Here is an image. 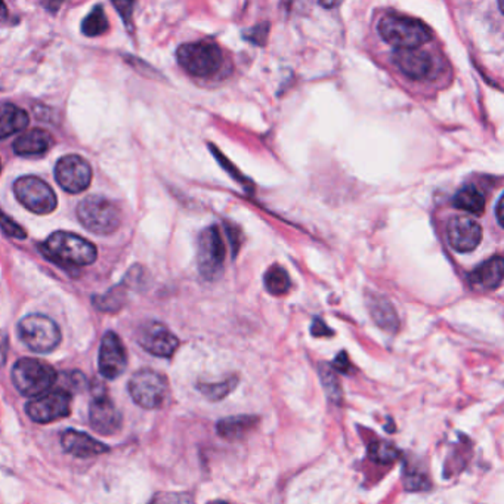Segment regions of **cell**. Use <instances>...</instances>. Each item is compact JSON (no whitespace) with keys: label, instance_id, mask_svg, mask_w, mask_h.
Segmentation results:
<instances>
[{"label":"cell","instance_id":"cell-1","mask_svg":"<svg viewBox=\"0 0 504 504\" xmlns=\"http://www.w3.org/2000/svg\"><path fill=\"white\" fill-rule=\"evenodd\" d=\"M44 253L63 267H86L94 264L98 257L91 241L67 231L52 234L44 243Z\"/></svg>","mask_w":504,"mask_h":504},{"label":"cell","instance_id":"cell-2","mask_svg":"<svg viewBox=\"0 0 504 504\" xmlns=\"http://www.w3.org/2000/svg\"><path fill=\"white\" fill-rule=\"evenodd\" d=\"M378 30L387 44L398 49H416L432 39L429 27L413 16L389 14L383 16Z\"/></svg>","mask_w":504,"mask_h":504},{"label":"cell","instance_id":"cell-3","mask_svg":"<svg viewBox=\"0 0 504 504\" xmlns=\"http://www.w3.org/2000/svg\"><path fill=\"white\" fill-rule=\"evenodd\" d=\"M80 224L94 234L108 236L117 231L122 222V212L115 201L101 196H91L77 206Z\"/></svg>","mask_w":504,"mask_h":504},{"label":"cell","instance_id":"cell-4","mask_svg":"<svg viewBox=\"0 0 504 504\" xmlns=\"http://www.w3.org/2000/svg\"><path fill=\"white\" fill-rule=\"evenodd\" d=\"M56 371L49 364L35 358H23L12 368V382L25 397H39L55 385Z\"/></svg>","mask_w":504,"mask_h":504},{"label":"cell","instance_id":"cell-5","mask_svg":"<svg viewBox=\"0 0 504 504\" xmlns=\"http://www.w3.org/2000/svg\"><path fill=\"white\" fill-rule=\"evenodd\" d=\"M18 335L30 351L47 354L61 342V330L49 317L32 314L24 317L18 324Z\"/></svg>","mask_w":504,"mask_h":504},{"label":"cell","instance_id":"cell-6","mask_svg":"<svg viewBox=\"0 0 504 504\" xmlns=\"http://www.w3.org/2000/svg\"><path fill=\"white\" fill-rule=\"evenodd\" d=\"M177 63L189 75L209 77L222 66V52L212 42H194L177 49Z\"/></svg>","mask_w":504,"mask_h":504},{"label":"cell","instance_id":"cell-7","mask_svg":"<svg viewBox=\"0 0 504 504\" xmlns=\"http://www.w3.org/2000/svg\"><path fill=\"white\" fill-rule=\"evenodd\" d=\"M129 392L134 401L146 410H156L165 406L169 395V383L165 376L151 368H144L132 376Z\"/></svg>","mask_w":504,"mask_h":504},{"label":"cell","instance_id":"cell-8","mask_svg":"<svg viewBox=\"0 0 504 504\" xmlns=\"http://www.w3.org/2000/svg\"><path fill=\"white\" fill-rule=\"evenodd\" d=\"M14 193L21 205L30 212L47 215L56 209V196L54 189L40 177L23 176L14 184Z\"/></svg>","mask_w":504,"mask_h":504},{"label":"cell","instance_id":"cell-9","mask_svg":"<svg viewBox=\"0 0 504 504\" xmlns=\"http://www.w3.org/2000/svg\"><path fill=\"white\" fill-rule=\"evenodd\" d=\"M28 418L37 423H52L67 418L71 411V395L67 389H51L28 402Z\"/></svg>","mask_w":504,"mask_h":504},{"label":"cell","instance_id":"cell-10","mask_svg":"<svg viewBox=\"0 0 504 504\" xmlns=\"http://www.w3.org/2000/svg\"><path fill=\"white\" fill-rule=\"evenodd\" d=\"M225 246L217 227H210L198 238V271L206 280H215L224 269Z\"/></svg>","mask_w":504,"mask_h":504},{"label":"cell","instance_id":"cell-11","mask_svg":"<svg viewBox=\"0 0 504 504\" xmlns=\"http://www.w3.org/2000/svg\"><path fill=\"white\" fill-rule=\"evenodd\" d=\"M55 177L61 188L67 193H83L91 186L92 169L89 163L79 156H66L55 166Z\"/></svg>","mask_w":504,"mask_h":504},{"label":"cell","instance_id":"cell-12","mask_svg":"<svg viewBox=\"0 0 504 504\" xmlns=\"http://www.w3.org/2000/svg\"><path fill=\"white\" fill-rule=\"evenodd\" d=\"M89 420L92 429L103 435L116 434L122 428V414L106 390L99 389L94 394L89 407Z\"/></svg>","mask_w":504,"mask_h":504},{"label":"cell","instance_id":"cell-13","mask_svg":"<svg viewBox=\"0 0 504 504\" xmlns=\"http://www.w3.org/2000/svg\"><path fill=\"white\" fill-rule=\"evenodd\" d=\"M126 366V348L116 333L108 331L104 336L101 349H99V373L104 378L113 380L125 373Z\"/></svg>","mask_w":504,"mask_h":504},{"label":"cell","instance_id":"cell-14","mask_svg":"<svg viewBox=\"0 0 504 504\" xmlns=\"http://www.w3.org/2000/svg\"><path fill=\"white\" fill-rule=\"evenodd\" d=\"M392 61L402 75L413 80L428 79L435 71L434 56L422 47L398 49L392 54Z\"/></svg>","mask_w":504,"mask_h":504},{"label":"cell","instance_id":"cell-15","mask_svg":"<svg viewBox=\"0 0 504 504\" xmlns=\"http://www.w3.org/2000/svg\"><path fill=\"white\" fill-rule=\"evenodd\" d=\"M138 343L146 352L169 358L179 347V340L169 328L160 323H148L138 331Z\"/></svg>","mask_w":504,"mask_h":504},{"label":"cell","instance_id":"cell-16","mask_svg":"<svg viewBox=\"0 0 504 504\" xmlns=\"http://www.w3.org/2000/svg\"><path fill=\"white\" fill-rule=\"evenodd\" d=\"M447 237L456 252H472L481 243L482 228L472 217H453L447 227Z\"/></svg>","mask_w":504,"mask_h":504},{"label":"cell","instance_id":"cell-17","mask_svg":"<svg viewBox=\"0 0 504 504\" xmlns=\"http://www.w3.org/2000/svg\"><path fill=\"white\" fill-rule=\"evenodd\" d=\"M61 444L68 454L79 459L95 458L108 451L104 444L79 430H66L61 437Z\"/></svg>","mask_w":504,"mask_h":504},{"label":"cell","instance_id":"cell-18","mask_svg":"<svg viewBox=\"0 0 504 504\" xmlns=\"http://www.w3.org/2000/svg\"><path fill=\"white\" fill-rule=\"evenodd\" d=\"M52 142H54V138L51 134H47L46 130L33 129L21 135L20 138L14 142L12 148L18 156L32 157V156H40L49 150Z\"/></svg>","mask_w":504,"mask_h":504},{"label":"cell","instance_id":"cell-19","mask_svg":"<svg viewBox=\"0 0 504 504\" xmlns=\"http://www.w3.org/2000/svg\"><path fill=\"white\" fill-rule=\"evenodd\" d=\"M475 286L482 288H497L503 281V257L500 255L487 260L481 267H478L470 277Z\"/></svg>","mask_w":504,"mask_h":504},{"label":"cell","instance_id":"cell-20","mask_svg":"<svg viewBox=\"0 0 504 504\" xmlns=\"http://www.w3.org/2000/svg\"><path fill=\"white\" fill-rule=\"evenodd\" d=\"M368 307H370L371 317L378 323V328H382L383 330L389 331V333L398 330V316L389 300L385 299L382 296L373 295L368 302Z\"/></svg>","mask_w":504,"mask_h":504},{"label":"cell","instance_id":"cell-21","mask_svg":"<svg viewBox=\"0 0 504 504\" xmlns=\"http://www.w3.org/2000/svg\"><path fill=\"white\" fill-rule=\"evenodd\" d=\"M28 116L20 106L5 104L0 106V139L8 138L11 135L25 129Z\"/></svg>","mask_w":504,"mask_h":504},{"label":"cell","instance_id":"cell-22","mask_svg":"<svg viewBox=\"0 0 504 504\" xmlns=\"http://www.w3.org/2000/svg\"><path fill=\"white\" fill-rule=\"evenodd\" d=\"M257 423V418L255 416H234V418H222L221 422L217 423V434L225 439H238L250 432Z\"/></svg>","mask_w":504,"mask_h":504},{"label":"cell","instance_id":"cell-23","mask_svg":"<svg viewBox=\"0 0 504 504\" xmlns=\"http://www.w3.org/2000/svg\"><path fill=\"white\" fill-rule=\"evenodd\" d=\"M454 207L463 212L472 213V215H482L485 210L484 194L475 186H466L460 189L453 200Z\"/></svg>","mask_w":504,"mask_h":504},{"label":"cell","instance_id":"cell-24","mask_svg":"<svg viewBox=\"0 0 504 504\" xmlns=\"http://www.w3.org/2000/svg\"><path fill=\"white\" fill-rule=\"evenodd\" d=\"M290 278L286 269L281 267H272L265 274V287L271 295L281 296L290 290Z\"/></svg>","mask_w":504,"mask_h":504},{"label":"cell","instance_id":"cell-25","mask_svg":"<svg viewBox=\"0 0 504 504\" xmlns=\"http://www.w3.org/2000/svg\"><path fill=\"white\" fill-rule=\"evenodd\" d=\"M108 30V20L103 6L92 9L91 14L85 18L82 24V32L89 37L104 35Z\"/></svg>","mask_w":504,"mask_h":504},{"label":"cell","instance_id":"cell-26","mask_svg":"<svg viewBox=\"0 0 504 504\" xmlns=\"http://www.w3.org/2000/svg\"><path fill=\"white\" fill-rule=\"evenodd\" d=\"M237 382H238V378H229L224 382L221 383H203V385H198V390L201 394L205 395L206 398L212 399V401H219V399H224L227 395L233 392L234 388L237 387Z\"/></svg>","mask_w":504,"mask_h":504},{"label":"cell","instance_id":"cell-27","mask_svg":"<svg viewBox=\"0 0 504 504\" xmlns=\"http://www.w3.org/2000/svg\"><path fill=\"white\" fill-rule=\"evenodd\" d=\"M398 449H395L390 442L375 441L368 447V456L378 465H389L398 459Z\"/></svg>","mask_w":504,"mask_h":504},{"label":"cell","instance_id":"cell-28","mask_svg":"<svg viewBox=\"0 0 504 504\" xmlns=\"http://www.w3.org/2000/svg\"><path fill=\"white\" fill-rule=\"evenodd\" d=\"M321 380H323L324 389L331 401L339 404L342 399V388H340L339 378L336 371L331 367H321Z\"/></svg>","mask_w":504,"mask_h":504},{"label":"cell","instance_id":"cell-29","mask_svg":"<svg viewBox=\"0 0 504 504\" xmlns=\"http://www.w3.org/2000/svg\"><path fill=\"white\" fill-rule=\"evenodd\" d=\"M0 229L5 234L12 238H18V240H24L27 237L25 229L21 228L20 225L16 224L14 219L6 217L4 212H0Z\"/></svg>","mask_w":504,"mask_h":504},{"label":"cell","instance_id":"cell-30","mask_svg":"<svg viewBox=\"0 0 504 504\" xmlns=\"http://www.w3.org/2000/svg\"><path fill=\"white\" fill-rule=\"evenodd\" d=\"M151 504H193V500L186 494H162L156 497Z\"/></svg>","mask_w":504,"mask_h":504},{"label":"cell","instance_id":"cell-31","mask_svg":"<svg viewBox=\"0 0 504 504\" xmlns=\"http://www.w3.org/2000/svg\"><path fill=\"white\" fill-rule=\"evenodd\" d=\"M312 335L317 336H328L333 335V331L330 328H328V326L321 321V319H316L314 321V326H312Z\"/></svg>","mask_w":504,"mask_h":504},{"label":"cell","instance_id":"cell-32","mask_svg":"<svg viewBox=\"0 0 504 504\" xmlns=\"http://www.w3.org/2000/svg\"><path fill=\"white\" fill-rule=\"evenodd\" d=\"M333 367H335V370L343 371V373L349 371V361H348L347 354H345V352H342V354L335 359Z\"/></svg>","mask_w":504,"mask_h":504},{"label":"cell","instance_id":"cell-33","mask_svg":"<svg viewBox=\"0 0 504 504\" xmlns=\"http://www.w3.org/2000/svg\"><path fill=\"white\" fill-rule=\"evenodd\" d=\"M503 197L499 198V201H497L496 217L497 221H499V224H500V227H503Z\"/></svg>","mask_w":504,"mask_h":504},{"label":"cell","instance_id":"cell-34","mask_svg":"<svg viewBox=\"0 0 504 504\" xmlns=\"http://www.w3.org/2000/svg\"><path fill=\"white\" fill-rule=\"evenodd\" d=\"M5 16H6V6L0 2V20H5Z\"/></svg>","mask_w":504,"mask_h":504},{"label":"cell","instance_id":"cell-35","mask_svg":"<svg viewBox=\"0 0 504 504\" xmlns=\"http://www.w3.org/2000/svg\"><path fill=\"white\" fill-rule=\"evenodd\" d=\"M215 504H228V503H225V501H217V503H215Z\"/></svg>","mask_w":504,"mask_h":504}]
</instances>
